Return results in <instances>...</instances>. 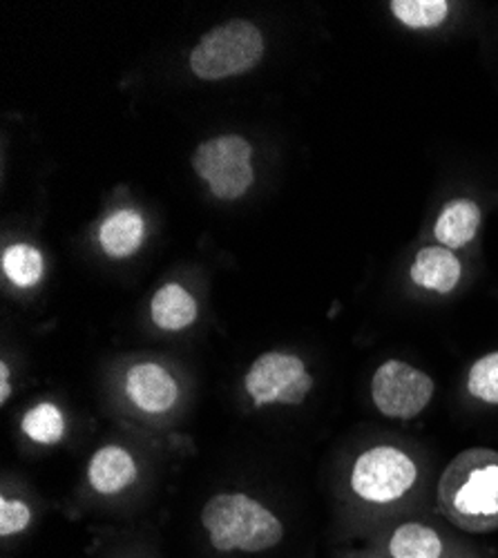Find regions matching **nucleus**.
Wrapping results in <instances>:
<instances>
[{
	"label": "nucleus",
	"instance_id": "1a4fd4ad",
	"mask_svg": "<svg viewBox=\"0 0 498 558\" xmlns=\"http://www.w3.org/2000/svg\"><path fill=\"white\" fill-rule=\"evenodd\" d=\"M139 476V468L132 453L119 445L101 447L87 468V481L97 494L114 496L127 489Z\"/></svg>",
	"mask_w": 498,
	"mask_h": 558
},
{
	"label": "nucleus",
	"instance_id": "20e7f679",
	"mask_svg": "<svg viewBox=\"0 0 498 558\" xmlns=\"http://www.w3.org/2000/svg\"><path fill=\"white\" fill-rule=\"evenodd\" d=\"M251 157L253 146L244 136L221 134L199 144L193 155V168L217 199L235 202L248 193L255 181Z\"/></svg>",
	"mask_w": 498,
	"mask_h": 558
},
{
	"label": "nucleus",
	"instance_id": "423d86ee",
	"mask_svg": "<svg viewBox=\"0 0 498 558\" xmlns=\"http://www.w3.org/2000/svg\"><path fill=\"white\" fill-rule=\"evenodd\" d=\"M313 387L302 357L282 351L262 353L248 368L244 389L255 407L300 404Z\"/></svg>",
	"mask_w": 498,
	"mask_h": 558
},
{
	"label": "nucleus",
	"instance_id": "a211bd4d",
	"mask_svg": "<svg viewBox=\"0 0 498 558\" xmlns=\"http://www.w3.org/2000/svg\"><path fill=\"white\" fill-rule=\"evenodd\" d=\"M467 389L476 400L498 404V351H491L472 364Z\"/></svg>",
	"mask_w": 498,
	"mask_h": 558
},
{
	"label": "nucleus",
	"instance_id": "4468645a",
	"mask_svg": "<svg viewBox=\"0 0 498 558\" xmlns=\"http://www.w3.org/2000/svg\"><path fill=\"white\" fill-rule=\"evenodd\" d=\"M442 551L440 534L423 523H404L389 538L391 558H440Z\"/></svg>",
	"mask_w": 498,
	"mask_h": 558
},
{
	"label": "nucleus",
	"instance_id": "0eeeda50",
	"mask_svg": "<svg viewBox=\"0 0 498 558\" xmlns=\"http://www.w3.org/2000/svg\"><path fill=\"white\" fill-rule=\"evenodd\" d=\"M434 391L436 385L425 371L402 360H387L372 378V400L376 409L396 421H412L423 413Z\"/></svg>",
	"mask_w": 498,
	"mask_h": 558
},
{
	"label": "nucleus",
	"instance_id": "f03ea898",
	"mask_svg": "<svg viewBox=\"0 0 498 558\" xmlns=\"http://www.w3.org/2000/svg\"><path fill=\"white\" fill-rule=\"evenodd\" d=\"M202 525L219 551L257 554L284 538L282 521L246 494H217L202 509Z\"/></svg>",
	"mask_w": 498,
	"mask_h": 558
},
{
	"label": "nucleus",
	"instance_id": "6e6552de",
	"mask_svg": "<svg viewBox=\"0 0 498 558\" xmlns=\"http://www.w3.org/2000/svg\"><path fill=\"white\" fill-rule=\"evenodd\" d=\"M127 400L144 413H168L179 400V385L170 371L157 362L132 364L123 383Z\"/></svg>",
	"mask_w": 498,
	"mask_h": 558
},
{
	"label": "nucleus",
	"instance_id": "f8f14e48",
	"mask_svg": "<svg viewBox=\"0 0 498 558\" xmlns=\"http://www.w3.org/2000/svg\"><path fill=\"white\" fill-rule=\"evenodd\" d=\"M481 228V208L472 199H454L449 202L434 223V238L438 246L449 251L465 248Z\"/></svg>",
	"mask_w": 498,
	"mask_h": 558
},
{
	"label": "nucleus",
	"instance_id": "9b49d317",
	"mask_svg": "<svg viewBox=\"0 0 498 558\" xmlns=\"http://www.w3.org/2000/svg\"><path fill=\"white\" fill-rule=\"evenodd\" d=\"M146 221L134 208H121L106 217L99 228V244L112 259H123L137 253L144 244Z\"/></svg>",
	"mask_w": 498,
	"mask_h": 558
},
{
	"label": "nucleus",
	"instance_id": "6ab92c4d",
	"mask_svg": "<svg viewBox=\"0 0 498 558\" xmlns=\"http://www.w3.org/2000/svg\"><path fill=\"white\" fill-rule=\"evenodd\" d=\"M32 523V509L23 500L3 498L0 500V536H16Z\"/></svg>",
	"mask_w": 498,
	"mask_h": 558
},
{
	"label": "nucleus",
	"instance_id": "dca6fc26",
	"mask_svg": "<svg viewBox=\"0 0 498 558\" xmlns=\"http://www.w3.org/2000/svg\"><path fill=\"white\" fill-rule=\"evenodd\" d=\"M23 434L38 445H57L65 436V417L54 402L34 404L21 423Z\"/></svg>",
	"mask_w": 498,
	"mask_h": 558
},
{
	"label": "nucleus",
	"instance_id": "7ed1b4c3",
	"mask_svg": "<svg viewBox=\"0 0 498 558\" xmlns=\"http://www.w3.org/2000/svg\"><path fill=\"white\" fill-rule=\"evenodd\" d=\"M264 57V34L251 21H229L206 32L191 52V70L202 81L251 72Z\"/></svg>",
	"mask_w": 498,
	"mask_h": 558
},
{
	"label": "nucleus",
	"instance_id": "aec40b11",
	"mask_svg": "<svg viewBox=\"0 0 498 558\" xmlns=\"http://www.w3.org/2000/svg\"><path fill=\"white\" fill-rule=\"evenodd\" d=\"M12 396V383H10V366L3 360L0 362V402H8Z\"/></svg>",
	"mask_w": 498,
	"mask_h": 558
},
{
	"label": "nucleus",
	"instance_id": "39448f33",
	"mask_svg": "<svg viewBox=\"0 0 498 558\" xmlns=\"http://www.w3.org/2000/svg\"><path fill=\"white\" fill-rule=\"evenodd\" d=\"M414 458L396 447L380 445L360 453L351 470V489L367 502H396L416 485Z\"/></svg>",
	"mask_w": 498,
	"mask_h": 558
},
{
	"label": "nucleus",
	"instance_id": "ddd939ff",
	"mask_svg": "<svg viewBox=\"0 0 498 558\" xmlns=\"http://www.w3.org/2000/svg\"><path fill=\"white\" fill-rule=\"evenodd\" d=\"M197 300L181 284H163L150 302V317L161 331L177 333L197 322Z\"/></svg>",
	"mask_w": 498,
	"mask_h": 558
},
{
	"label": "nucleus",
	"instance_id": "2eb2a0df",
	"mask_svg": "<svg viewBox=\"0 0 498 558\" xmlns=\"http://www.w3.org/2000/svg\"><path fill=\"white\" fill-rule=\"evenodd\" d=\"M5 277L19 289H34L45 270L42 255L38 248L25 242H16L3 251V259H0Z\"/></svg>",
	"mask_w": 498,
	"mask_h": 558
},
{
	"label": "nucleus",
	"instance_id": "9d476101",
	"mask_svg": "<svg viewBox=\"0 0 498 558\" xmlns=\"http://www.w3.org/2000/svg\"><path fill=\"white\" fill-rule=\"evenodd\" d=\"M412 282L425 291L434 293H451L463 277V264L445 246H425L418 251L412 268H410Z\"/></svg>",
	"mask_w": 498,
	"mask_h": 558
},
{
	"label": "nucleus",
	"instance_id": "f3484780",
	"mask_svg": "<svg viewBox=\"0 0 498 558\" xmlns=\"http://www.w3.org/2000/svg\"><path fill=\"white\" fill-rule=\"evenodd\" d=\"M389 10L410 29H434L449 16L447 0H391Z\"/></svg>",
	"mask_w": 498,
	"mask_h": 558
},
{
	"label": "nucleus",
	"instance_id": "f257e3e1",
	"mask_svg": "<svg viewBox=\"0 0 498 558\" xmlns=\"http://www.w3.org/2000/svg\"><path fill=\"white\" fill-rule=\"evenodd\" d=\"M438 511L465 532H496L498 451L476 447L451 460L438 483Z\"/></svg>",
	"mask_w": 498,
	"mask_h": 558
}]
</instances>
